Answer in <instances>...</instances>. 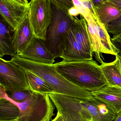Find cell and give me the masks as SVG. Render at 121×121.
<instances>
[{
    "label": "cell",
    "mask_w": 121,
    "mask_h": 121,
    "mask_svg": "<svg viewBox=\"0 0 121 121\" xmlns=\"http://www.w3.org/2000/svg\"><path fill=\"white\" fill-rule=\"evenodd\" d=\"M25 70L31 72L45 80L54 93L92 101L94 97L91 92L74 84L57 70L54 64L48 65L26 59L16 55L11 60Z\"/></svg>",
    "instance_id": "obj_1"
},
{
    "label": "cell",
    "mask_w": 121,
    "mask_h": 121,
    "mask_svg": "<svg viewBox=\"0 0 121 121\" xmlns=\"http://www.w3.org/2000/svg\"><path fill=\"white\" fill-rule=\"evenodd\" d=\"M54 65L67 80L90 91H96L108 85L100 65L95 60L62 61Z\"/></svg>",
    "instance_id": "obj_2"
},
{
    "label": "cell",
    "mask_w": 121,
    "mask_h": 121,
    "mask_svg": "<svg viewBox=\"0 0 121 121\" xmlns=\"http://www.w3.org/2000/svg\"><path fill=\"white\" fill-rule=\"evenodd\" d=\"M52 19L44 41L48 49L55 59L60 57L66 48L68 31L74 23L75 17L68 10L51 2Z\"/></svg>",
    "instance_id": "obj_3"
},
{
    "label": "cell",
    "mask_w": 121,
    "mask_h": 121,
    "mask_svg": "<svg viewBox=\"0 0 121 121\" xmlns=\"http://www.w3.org/2000/svg\"><path fill=\"white\" fill-rule=\"evenodd\" d=\"M5 98L15 104L20 110L19 121H50L54 116L55 106L49 94H43L33 92L26 101L18 103L7 96L5 90L0 87V99Z\"/></svg>",
    "instance_id": "obj_4"
},
{
    "label": "cell",
    "mask_w": 121,
    "mask_h": 121,
    "mask_svg": "<svg viewBox=\"0 0 121 121\" xmlns=\"http://www.w3.org/2000/svg\"><path fill=\"white\" fill-rule=\"evenodd\" d=\"M29 19L35 36L45 41L47 31L52 19L50 0H31Z\"/></svg>",
    "instance_id": "obj_5"
},
{
    "label": "cell",
    "mask_w": 121,
    "mask_h": 121,
    "mask_svg": "<svg viewBox=\"0 0 121 121\" xmlns=\"http://www.w3.org/2000/svg\"><path fill=\"white\" fill-rule=\"evenodd\" d=\"M0 85L5 91L31 90L26 72L12 60L0 58Z\"/></svg>",
    "instance_id": "obj_6"
},
{
    "label": "cell",
    "mask_w": 121,
    "mask_h": 121,
    "mask_svg": "<svg viewBox=\"0 0 121 121\" xmlns=\"http://www.w3.org/2000/svg\"><path fill=\"white\" fill-rule=\"evenodd\" d=\"M49 95L58 112L81 121H93L90 114L81 104V99L54 92Z\"/></svg>",
    "instance_id": "obj_7"
},
{
    "label": "cell",
    "mask_w": 121,
    "mask_h": 121,
    "mask_svg": "<svg viewBox=\"0 0 121 121\" xmlns=\"http://www.w3.org/2000/svg\"><path fill=\"white\" fill-rule=\"evenodd\" d=\"M29 13L26 5L15 0H0L1 17L15 30Z\"/></svg>",
    "instance_id": "obj_8"
},
{
    "label": "cell",
    "mask_w": 121,
    "mask_h": 121,
    "mask_svg": "<svg viewBox=\"0 0 121 121\" xmlns=\"http://www.w3.org/2000/svg\"><path fill=\"white\" fill-rule=\"evenodd\" d=\"M17 55L23 59L38 62L54 64L55 59L48 49L44 41L35 36L29 46Z\"/></svg>",
    "instance_id": "obj_9"
},
{
    "label": "cell",
    "mask_w": 121,
    "mask_h": 121,
    "mask_svg": "<svg viewBox=\"0 0 121 121\" xmlns=\"http://www.w3.org/2000/svg\"><path fill=\"white\" fill-rule=\"evenodd\" d=\"M34 37L28 13L14 30L13 35V45L16 54L24 51L31 43Z\"/></svg>",
    "instance_id": "obj_10"
},
{
    "label": "cell",
    "mask_w": 121,
    "mask_h": 121,
    "mask_svg": "<svg viewBox=\"0 0 121 121\" xmlns=\"http://www.w3.org/2000/svg\"><path fill=\"white\" fill-rule=\"evenodd\" d=\"M60 57L64 62L93 60V56L76 40L70 28L67 35L65 50Z\"/></svg>",
    "instance_id": "obj_11"
},
{
    "label": "cell",
    "mask_w": 121,
    "mask_h": 121,
    "mask_svg": "<svg viewBox=\"0 0 121 121\" xmlns=\"http://www.w3.org/2000/svg\"><path fill=\"white\" fill-rule=\"evenodd\" d=\"M91 93L94 97L106 103L118 114L121 112V87L107 85Z\"/></svg>",
    "instance_id": "obj_12"
},
{
    "label": "cell",
    "mask_w": 121,
    "mask_h": 121,
    "mask_svg": "<svg viewBox=\"0 0 121 121\" xmlns=\"http://www.w3.org/2000/svg\"><path fill=\"white\" fill-rule=\"evenodd\" d=\"M81 16L80 19L74 17V21L70 28L76 40L83 46L89 54L93 56L87 22L85 18Z\"/></svg>",
    "instance_id": "obj_13"
},
{
    "label": "cell",
    "mask_w": 121,
    "mask_h": 121,
    "mask_svg": "<svg viewBox=\"0 0 121 121\" xmlns=\"http://www.w3.org/2000/svg\"><path fill=\"white\" fill-rule=\"evenodd\" d=\"M14 30L1 17L0 20V58L5 55L15 56L13 36Z\"/></svg>",
    "instance_id": "obj_14"
},
{
    "label": "cell",
    "mask_w": 121,
    "mask_h": 121,
    "mask_svg": "<svg viewBox=\"0 0 121 121\" xmlns=\"http://www.w3.org/2000/svg\"><path fill=\"white\" fill-rule=\"evenodd\" d=\"M94 8L99 20L107 30L112 22L121 15V9L108 0Z\"/></svg>",
    "instance_id": "obj_15"
},
{
    "label": "cell",
    "mask_w": 121,
    "mask_h": 121,
    "mask_svg": "<svg viewBox=\"0 0 121 121\" xmlns=\"http://www.w3.org/2000/svg\"><path fill=\"white\" fill-rule=\"evenodd\" d=\"M100 67L108 85L121 87V69L116 57L113 62H103Z\"/></svg>",
    "instance_id": "obj_16"
},
{
    "label": "cell",
    "mask_w": 121,
    "mask_h": 121,
    "mask_svg": "<svg viewBox=\"0 0 121 121\" xmlns=\"http://www.w3.org/2000/svg\"><path fill=\"white\" fill-rule=\"evenodd\" d=\"M20 113V109L15 104L5 98L0 99V121L17 120Z\"/></svg>",
    "instance_id": "obj_17"
},
{
    "label": "cell",
    "mask_w": 121,
    "mask_h": 121,
    "mask_svg": "<svg viewBox=\"0 0 121 121\" xmlns=\"http://www.w3.org/2000/svg\"><path fill=\"white\" fill-rule=\"evenodd\" d=\"M28 83L30 89L34 92L43 94L53 92L47 83L38 75L26 70Z\"/></svg>",
    "instance_id": "obj_18"
},
{
    "label": "cell",
    "mask_w": 121,
    "mask_h": 121,
    "mask_svg": "<svg viewBox=\"0 0 121 121\" xmlns=\"http://www.w3.org/2000/svg\"><path fill=\"white\" fill-rule=\"evenodd\" d=\"M92 102L96 106L102 121H114L118 114L106 103L94 97Z\"/></svg>",
    "instance_id": "obj_19"
},
{
    "label": "cell",
    "mask_w": 121,
    "mask_h": 121,
    "mask_svg": "<svg viewBox=\"0 0 121 121\" xmlns=\"http://www.w3.org/2000/svg\"><path fill=\"white\" fill-rule=\"evenodd\" d=\"M8 96L15 102L21 103L26 101L32 95L33 92L31 90L6 91Z\"/></svg>",
    "instance_id": "obj_20"
},
{
    "label": "cell",
    "mask_w": 121,
    "mask_h": 121,
    "mask_svg": "<svg viewBox=\"0 0 121 121\" xmlns=\"http://www.w3.org/2000/svg\"><path fill=\"white\" fill-rule=\"evenodd\" d=\"M81 104L89 113L93 121H102L100 118L98 110L92 101H85L81 100Z\"/></svg>",
    "instance_id": "obj_21"
},
{
    "label": "cell",
    "mask_w": 121,
    "mask_h": 121,
    "mask_svg": "<svg viewBox=\"0 0 121 121\" xmlns=\"http://www.w3.org/2000/svg\"><path fill=\"white\" fill-rule=\"evenodd\" d=\"M107 30L109 34H112L113 35L121 33V15L109 24Z\"/></svg>",
    "instance_id": "obj_22"
},
{
    "label": "cell",
    "mask_w": 121,
    "mask_h": 121,
    "mask_svg": "<svg viewBox=\"0 0 121 121\" xmlns=\"http://www.w3.org/2000/svg\"><path fill=\"white\" fill-rule=\"evenodd\" d=\"M74 6L78 9L80 15L85 18L88 17L91 13L90 11L85 8L81 3L80 0H72Z\"/></svg>",
    "instance_id": "obj_23"
},
{
    "label": "cell",
    "mask_w": 121,
    "mask_h": 121,
    "mask_svg": "<svg viewBox=\"0 0 121 121\" xmlns=\"http://www.w3.org/2000/svg\"><path fill=\"white\" fill-rule=\"evenodd\" d=\"M51 1L68 11L74 6L72 0H50Z\"/></svg>",
    "instance_id": "obj_24"
},
{
    "label": "cell",
    "mask_w": 121,
    "mask_h": 121,
    "mask_svg": "<svg viewBox=\"0 0 121 121\" xmlns=\"http://www.w3.org/2000/svg\"><path fill=\"white\" fill-rule=\"evenodd\" d=\"M82 5L85 8L90 11L91 13L94 14L95 13V8L91 0H80Z\"/></svg>",
    "instance_id": "obj_25"
},
{
    "label": "cell",
    "mask_w": 121,
    "mask_h": 121,
    "mask_svg": "<svg viewBox=\"0 0 121 121\" xmlns=\"http://www.w3.org/2000/svg\"><path fill=\"white\" fill-rule=\"evenodd\" d=\"M111 40L112 44L118 50L119 52L117 55L121 57V40L113 38H111Z\"/></svg>",
    "instance_id": "obj_26"
},
{
    "label": "cell",
    "mask_w": 121,
    "mask_h": 121,
    "mask_svg": "<svg viewBox=\"0 0 121 121\" xmlns=\"http://www.w3.org/2000/svg\"><path fill=\"white\" fill-rule=\"evenodd\" d=\"M68 11L69 14L73 17H76L77 15L80 14L79 10L74 6L69 9Z\"/></svg>",
    "instance_id": "obj_27"
},
{
    "label": "cell",
    "mask_w": 121,
    "mask_h": 121,
    "mask_svg": "<svg viewBox=\"0 0 121 121\" xmlns=\"http://www.w3.org/2000/svg\"><path fill=\"white\" fill-rule=\"evenodd\" d=\"M94 8L99 5L108 0H91Z\"/></svg>",
    "instance_id": "obj_28"
},
{
    "label": "cell",
    "mask_w": 121,
    "mask_h": 121,
    "mask_svg": "<svg viewBox=\"0 0 121 121\" xmlns=\"http://www.w3.org/2000/svg\"><path fill=\"white\" fill-rule=\"evenodd\" d=\"M108 0L121 10V0Z\"/></svg>",
    "instance_id": "obj_29"
},
{
    "label": "cell",
    "mask_w": 121,
    "mask_h": 121,
    "mask_svg": "<svg viewBox=\"0 0 121 121\" xmlns=\"http://www.w3.org/2000/svg\"><path fill=\"white\" fill-rule=\"evenodd\" d=\"M15 0L25 5H27L29 4V3L28 1L27 0Z\"/></svg>",
    "instance_id": "obj_30"
},
{
    "label": "cell",
    "mask_w": 121,
    "mask_h": 121,
    "mask_svg": "<svg viewBox=\"0 0 121 121\" xmlns=\"http://www.w3.org/2000/svg\"><path fill=\"white\" fill-rule=\"evenodd\" d=\"M114 39L121 40V33L116 35H113V38Z\"/></svg>",
    "instance_id": "obj_31"
},
{
    "label": "cell",
    "mask_w": 121,
    "mask_h": 121,
    "mask_svg": "<svg viewBox=\"0 0 121 121\" xmlns=\"http://www.w3.org/2000/svg\"><path fill=\"white\" fill-rule=\"evenodd\" d=\"M116 57L117 59H118L119 64V66H120L121 69V57L119 56L118 55H116Z\"/></svg>",
    "instance_id": "obj_32"
},
{
    "label": "cell",
    "mask_w": 121,
    "mask_h": 121,
    "mask_svg": "<svg viewBox=\"0 0 121 121\" xmlns=\"http://www.w3.org/2000/svg\"><path fill=\"white\" fill-rule=\"evenodd\" d=\"M114 121H121V112L118 114Z\"/></svg>",
    "instance_id": "obj_33"
},
{
    "label": "cell",
    "mask_w": 121,
    "mask_h": 121,
    "mask_svg": "<svg viewBox=\"0 0 121 121\" xmlns=\"http://www.w3.org/2000/svg\"><path fill=\"white\" fill-rule=\"evenodd\" d=\"M57 116H56L54 119H53V120H52L51 121H56V119H57Z\"/></svg>",
    "instance_id": "obj_34"
},
{
    "label": "cell",
    "mask_w": 121,
    "mask_h": 121,
    "mask_svg": "<svg viewBox=\"0 0 121 121\" xmlns=\"http://www.w3.org/2000/svg\"><path fill=\"white\" fill-rule=\"evenodd\" d=\"M78 121V120H75V121Z\"/></svg>",
    "instance_id": "obj_35"
},
{
    "label": "cell",
    "mask_w": 121,
    "mask_h": 121,
    "mask_svg": "<svg viewBox=\"0 0 121 121\" xmlns=\"http://www.w3.org/2000/svg\"><path fill=\"white\" fill-rule=\"evenodd\" d=\"M17 121V120H16V121Z\"/></svg>",
    "instance_id": "obj_36"
}]
</instances>
